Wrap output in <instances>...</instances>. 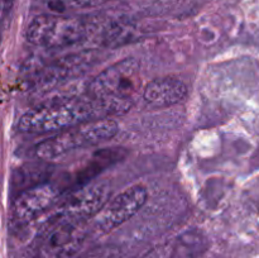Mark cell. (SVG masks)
Returning <instances> with one entry per match:
<instances>
[{
    "label": "cell",
    "mask_w": 259,
    "mask_h": 258,
    "mask_svg": "<svg viewBox=\"0 0 259 258\" xmlns=\"http://www.w3.org/2000/svg\"><path fill=\"white\" fill-rule=\"evenodd\" d=\"M108 115H113L109 106L91 96L53 99L22 114L18 120V129L29 134L62 132Z\"/></svg>",
    "instance_id": "1"
},
{
    "label": "cell",
    "mask_w": 259,
    "mask_h": 258,
    "mask_svg": "<svg viewBox=\"0 0 259 258\" xmlns=\"http://www.w3.org/2000/svg\"><path fill=\"white\" fill-rule=\"evenodd\" d=\"M141 62L134 57L118 61L101 71L88 86L89 96L105 103L113 115L128 111L141 88Z\"/></svg>",
    "instance_id": "2"
},
{
    "label": "cell",
    "mask_w": 259,
    "mask_h": 258,
    "mask_svg": "<svg viewBox=\"0 0 259 258\" xmlns=\"http://www.w3.org/2000/svg\"><path fill=\"white\" fill-rule=\"evenodd\" d=\"M118 123L111 118L86 121L73 128L58 132L56 136L38 143L34 149L35 156L45 161L56 159L76 149L88 148L110 141L118 134Z\"/></svg>",
    "instance_id": "3"
},
{
    "label": "cell",
    "mask_w": 259,
    "mask_h": 258,
    "mask_svg": "<svg viewBox=\"0 0 259 258\" xmlns=\"http://www.w3.org/2000/svg\"><path fill=\"white\" fill-rule=\"evenodd\" d=\"M89 33V25L80 18L43 14L35 17L25 30L32 45L43 48H65L80 43Z\"/></svg>",
    "instance_id": "4"
},
{
    "label": "cell",
    "mask_w": 259,
    "mask_h": 258,
    "mask_svg": "<svg viewBox=\"0 0 259 258\" xmlns=\"http://www.w3.org/2000/svg\"><path fill=\"white\" fill-rule=\"evenodd\" d=\"M148 199V190L138 184L128 187L108 200L103 209L93 218L94 227L98 232L110 233L128 222L143 207Z\"/></svg>",
    "instance_id": "5"
},
{
    "label": "cell",
    "mask_w": 259,
    "mask_h": 258,
    "mask_svg": "<svg viewBox=\"0 0 259 258\" xmlns=\"http://www.w3.org/2000/svg\"><path fill=\"white\" fill-rule=\"evenodd\" d=\"M110 199V189L106 184H94L76 190L57 206L55 219L85 223L93 219Z\"/></svg>",
    "instance_id": "6"
},
{
    "label": "cell",
    "mask_w": 259,
    "mask_h": 258,
    "mask_svg": "<svg viewBox=\"0 0 259 258\" xmlns=\"http://www.w3.org/2000/svg\"><path fill=\"white\" fill-rule=\"evenodd\" d=\"M58 197H60V190L50 182L38 184L29 189L23 190L13 202V219L18 224H28L56 206Z\"/></svg>",
    "instance_id": "7"
},
{
    "label": "cell",
    "mask_w": 259,
    "mask_h": 258,
    "mask_svg": "<svg viewBox=\"0 0 259 258\" xmlns=\"http://www.w3.org/2000/svg\"><path fill=\"white\" fill-rule=\"evenodd\" d=\"M189 95V88L181 78L157 77L143 89V100L151 108L163 109L182 103Z\"/></svg>",
    "instance_id": "8"
},
{
    "label": "cell",
    "mask_w": 259,
    "mask_h": 258,
    "mask_svg": "<svg viewBox=\"0 0 259 258\" xmlns=\"http://www.w3.org/2000/svg\"><path fill=\"white\" fill-rule=\"evenodd\" d=\"M205 245L206 239L204 235L197 232H187L156 245L142 258H197L202 254Z\"/></svg>",
    "instance_id": "9"
},
{
    "label": "cell",
    "mask_w": 259,
    "mask_h": 258,
    "mask_svg": "<svg viewBox=\"0 0 259 258\" xmlns=\"http://www.w3.org/2000/svg\"><path fill=\"white\" fill-rule=\"evenodd\" d=\"M51 4H58L60 7L65 8H90L98 7V5L105 4V3L114 2V0H51Z\"/></svg>",
    "instance_id": "10"
},
{
    "label": "cell",
    "mask_w": 259,
    "mask_h": 258,
    "mask_svg": "<svg viewBox=\"0 0 259 258\" xmlns=\"http://www.w3.org/2000/svg\"><path fill=\"white\" fill-rule=\"evenodd\" d=\"M81 258H120V249L113 245H105L95 248Z\"/></svg>",
    "instance_id": "11"
},
{
    "label": "cell",
    "mask_w": 259,
    "mask_h": 258,
    "mask_svg": "<svg viewBox=\"0 0 259 258\" xmlns=\"http://www.w3.org/2000/svg\"><path fill=\"white\" fill-rule=\"evenodd\" d=\"M15 4V0H3V20L5 22L8 15L12 13L13 7Z\"/></svg>",
    "instance_id": "12"
}]
</instances>
